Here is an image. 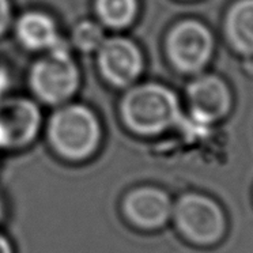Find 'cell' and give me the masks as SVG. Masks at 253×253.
Here are the masks:
<instances>
[{
	"label": "cell",
	"mask_w": 253,
	"mask_h": 253,
	"mask_svg": "<svg viewBox=\"0 0 253 253\" xmlns=\"http://www.w3.org/2000/svg\"><path fill=\"white\" fill-rule=\"evenodd\" d=\"M123 121L131 132L158 136L181 120V105L176 93L165 84L144 83L131 87L120 104Z\"/></svg>",
	"instance_id": "cell-1"
},
{
	"label": "cell",
	"mask_w": 253,
	"mask_h": 253,
	"mask_svg": "<svg viewBox=\"0 0 253 253\" xmlns=\"http://www.w3.org/2000/svg\"><path fill=\"white\" fill-rule=\"evenodd\" d=\"M46 138L60 158L68 162H83L98 151L102 129L98 117L90 108L68 104L50 116Z\"/></svg>",
	"instance_id": "cell-2"
},
{
	"label": "cell",
	"mask_w": 253,
	"mask_h": 253,
	"mask_svg": "<svg viewBox=\"0 0 253 253\" xmlns=\"http://www.w3.org/2000/svg\"><path fill=\"white\" fill-rule=\"evenodd\" d=\"M171 222L184 241L199 248L219 245L229 231V218L222 204L207 193L195 191L174 200Z\"/></svg>",
	"instance_id": "cell-3"
},
{
	"label": "cell",
	"mask_w": 253,
	"mask_h": 253,
	"mask_svg": "<svg viewBox=\"0 0 253 253\" xmlns=\"http://www.w3.org/2000/svg\"><path fill=\"white\" fill-rule=\"evenodd\" d=\"M29 82L33 93L45 104L60 105L71 98L79 87L81 77L68 45H60L36 61Z\"/></svg>",
	"instance_id": "cell-4"
},
{
	"label": "cell",
	"mask_w": 253,
	"mask_h": 253,
	"mask_svg": "<svg viewBox=\"0 0 253 253\" xmlns=\"http://www.w3.org/2000/svg\"><path fill=\"white\" fill-rule=\"evenodd\" d=\"M166 53L171 66L185 75H200L215 52V39L210 28L199 19L177 22L166 36Z\"/></svg>",
	"instance_id": "cell-5"
},
{
	"label": "cell",
	"mask_w": 253,
	"mask_h": 253,
	"mask_svg": "<svg viewBox=\"0 0 253 253\" xmlns=\"http://www.w3.org/2000/svg\"><path fill=\"white\" fill-rule=\"evenodd\" d=\"M174 199L162 187L142 184L121 199V212L129 225L142 231H158L171 222Z\"/></svg>",
	"instance_id": "cell-6"
},
{
	"label": "cell",
	"mask_w": 253,
	"mask_h": 253,
	"mask_svg": "<svg viewBox=\"0 0 253 253\" xmlns=\"http://www.w3.org/2000/svg\"><path fill=\"white\" fill-rule=\"evenodd\" d=\"M187 104L191 119L198 126L207 128L230 115L233 94L223 78L214 74H200L188 84Z\"/></svg>",
	"instance_id": "cell-7"
},
{
	"label": "cell",
	"mask_w": 253,
	"mask_h": 253,
	"mask_svg": "<svg viewBox=\"0 0 253 253\" xmlns=\"http://www.w3.org/2000/svg\"><path fill=\"white\" fill-rule=\"evenodd\" d=\"M41 112L32 99L0 101V149L18 150L32 144L41 129Z\"/></svg>",
	"instance_id": "cell-8"
},
{
	"label": "cell",
	"mask_w": 253,
	"mask_h": 253,
	"mask_svg": "<svg viewBox=\"0 0 253 253\" xmlns=\"http://www.w3.org/2000/svg\"><path fill=\"white\" fill-rule=\"evenodd\" d=\"M97 61L105 81L115 87L131 86L143 71V55L139 46L121 36L105 39L97 50Z\"/></svg>",
	"instance_id": "cell-9"
},
{
	"label": "cell",
	"mask_w": 253,
	"mask_h": 253,
	"mask_svg": "<svg viewBox=\"0 0 253 253\" xmlns=\"http://www.w3.org/2000/svg\"><path fill=\"white\" fill-rule=\"evenodd\" d=\"M15 33L19 42L32 50L55 49L60 45L66 44L60 39L53 18L42 11H28L21 15L15 25Z\"/></svg>",
	"instance_id": "cell-10"
},
{
	"label": "cell",
	"mask_w": 253,
	"mask_h": 253,
	"mask_svg": "<svg viewBox=\"0 0 253 253\" xmlns=\"http://www.w3.org/2000/svg\"><path fill=\"white\" fill-rule=\"evenodd\" d=\"M223 34L236 53L253 55V0H236L226 11Z\"/></svg>",
	"instance_id": "cell-11"
},
{
	"label": "cell",
	"mask_w": 253,
	"mask_h": 253,
	"mask_svg": "<svg viewBox=\"0 0 253 253\" xmlns=\"http://www.w3.org/2000/svg\"><path fill=\"white\" fill-rule=\"evenodd\" d=\"M138 0H95V12L102 25L124 29L138 17Z\"/></svg>",
	"instance_id": "cell-12"
},
{
	"label": "cell",
	"mask_w": 253,
	"mask_h": 253,
	"mask_svg": "<svg viewBox=\"0 0 253 253\" xmlns=\"http://www.w3.org/2000/svg\"><path fill=\"white\" fill-rule=\"evenodd\" d=\"M105 39L102 28L93 21L78 23L72 33V42L82 52H97Z\"/></svg>",
	"instance_id": "cell-13"
},
{
	"label": "cell",
	"mask_w": 253,
	"mask_h": 253,
	"mask_svg": "<svg viewBox=\"0 0 253 253\" xmlns=\"http://www.w3.org/2000/svg\"><path fill=\"white\" fill-rule=\"evenodd\" d=\"M10 23H11L10 0H0V36L8 29Z\"/></svg>",
	"instance_id": "cell-14"
},
{
	"label": "cell",
	"mask_w": 253,
	"mask_h": 253,
	"mask_svg": "<svg viewBox=\"0 0 253 253\" xmlns=\"http://www.w3.org/2000/svg\"><path fill=\"white\" fill-rule=\"evenodd\" d=\"M0 253H15L11 240L3 231H0Z\"/></svg>",
	"instance_id": "cell-15"
},
{
	"label": "cell",
	"mask_w": 253,
	"mask_h": 253,
	"mask_svg": "<svg viewBox=\"0 0 253 253\" xmlns=\"http://www.w3.org/2000/svg\"><path fill=\"white\" fill-rule=\"evenodd\" d=\"M242 70L249 78H253V55L245 56L242 60Z\"/></svg>",
	"instance_id": "cell-16"
},
{
	"label": "cell",
	"mask_w": 253,
	"mask_h": 253,
	"mask_svg": "<svg viewBox=\"0 0 253 253\" xmlns=\"http://www.w3.org/2000/svg\"><path fill=\"white\" fill-rule=\"evenodd\" d=\"M7 87H8V75L4 70L0 68V101L3 99V95L6 93Z\"/></svg>",
	"instance_id": "cell-17"
},
{
	"label": "cell",
	"mask_w": 253,
	"mask_h": 253,
	"mask_svg": "<svg viewBox=\"0 0 253 253\" xmlns=\"http://www.w3.org/2000/svg\"><path fill=\"white\" fill-rule=\"evenodd\" d=\"M4 215H6V204L3 198L0 196V222L4 219Z\"/></svg>",
	"instance_id": "cell-18"
}]
</instances>
